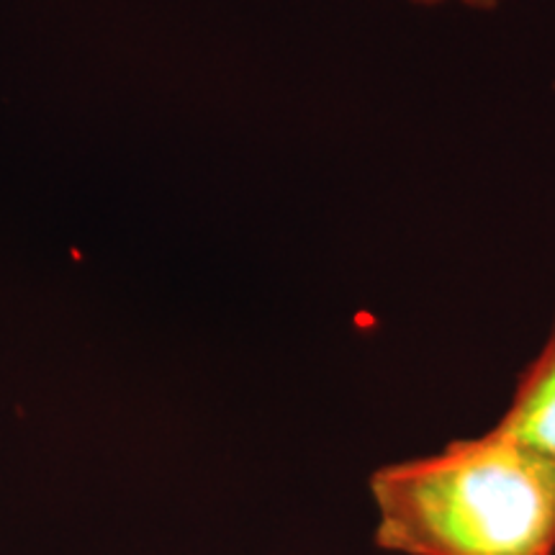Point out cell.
I'll return each instance as SVG.
<instances>
[{
    "mask_svg": "<svg viewBox=\"0 0 555 555\" xmlns=\"http://www.w3.org/2000/svg\"><path fill=\"white\" fill-rule=\"evenodd\" d=\"M409 3H416V5H425V9H433V5H446V3H457L463 5V9H470V11H496L502 9L506 0H409Z\"/></svg>",
    "mask_w": 555,
    "mask_h": 555,
    "instance_id": "obj_3",
    "label": "cell"
},
{
    "mask_svg": "<svg viewBox=\"0 0 555 555\" xmlns=\"http://www.w3.org/2000/svg\"><path fill=\"white\" fill-rule=\"evenodd\" d=\"M494 427L555 461V322L545 345L517 376L509 406Z\"/></svg>",
    "mask_w": 555,
    "mask_h": 555,
    "instance_id": "obj_2",
    "label": "cell"
},
{
    "mask_svg": "<svg viewBox=\"0 0 555 555\" xmlns=\"http://www.w3.org/2000/svg\"><path fill=\"white\" fill-rule=\"evenodd\" d=\"M373 543L397 555H553L555 461L489 433L371 474Z\"/></svg>",
    "mask_w": 555,
    "mask_h": 555,
    "instance_id": "obj_1",
    "label": "cell"
}]
</instances>
